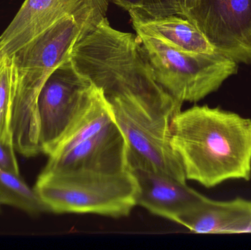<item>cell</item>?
Masks as SVG:
<instances>
[{
    "mask_svg": "<svg viewBox=\"0 0 251 250\" xmlns=\"http://www.w3.org/2000/svg\"><path fill=\"white\" fill-rule=\"evenodd\" d=\"M128 12L139 10L144 12L145 0H110Z\"/></svg>",
    "mask_w": 251,
    "mask_h": 250,
    "instance_id": "18",
    "label": "cell"
},
{
    "mask_svg": "<svg viewBox=\"0 0 251 250\" xmlns=\"http://www.w3.org/2000/svg\"><path fill=\"white\" fill-rule=\"evenodd\" d=\"M128 13L136 33L155 37L187 52L211 54L215 51L205 35L186 18L178 15L151 17L139 10Z\"/></svg>",
    "mask_w": 251,
    "mask_h": 250,
    "instance_id": "12",
    "label": "cell"
},
{
    "mask_svg": "<svg viewBox=\"0 0 251 250\" xmlns=\"http://www.w3.org/2000/svg\"><path fill=\"white\" fill-rule=\"evenodd\" d=\"M110 0H25L0 35V55L10 56L66 17L98 25Z\"/></svg>",
    "mask_w": 251,
    "mask_h": 250,
    "instance_id": "8",
    "label": "cell"
},
{
    "mask_svg": "<svg viewBox=\"0 0 251 250\" xmlns=\"http://www.w3.org/2000/svg\"><path fill=\"white\" fill-rule=\"evenodd\" d=\"M0 207H1V205H0Z\"/></svg>",
    "mask_w": 251,
    "mask_h": 250,
    "instance_id": "20",
    "label": "cell"
},
{
    "mask_svg": "<svg viewBox=\"0 0 251 250\" xmlns=\"http://www.w3.org/2000/svg\"><path fill=\"white\" fill-rule=\"evenodd\" d=\"M113 121L114 117L110 104L102 91L94 85L86 105L49 157L72 149L97 135Z\"/></svg>",
    "mask_w": 251,
    "mask_h": 250,
    "instance_id": "13",
    "label": "cell"
},
{
    "mask_svg": "<svg viewBox=\"0 0 251 250\" xmlns=\"http://www.w3.org/2000/svg\"><path fill=\"white\" fill-rule=\"evenodd\" d=\"M34 189L54 214L126 217L137 205V186L128 170L116 174L41 172Z\"/></svg>",
    "mask_w": 251,
    "mask_h": 250,
    "instance_id": "4",
    "label": "cell"
},
{
    "mask_svg": "<svg viewBox=\"0 0 251 250\" xmlns=\"http://www.w3.org/2000/svg\"><path fill=\"white\" fill-rule=\"evenodd\" d=\"M178 224L199 234L251 233V201H203L183 214Z\"/></svg>",
    "mask_w": 251,
    "mask_h": 250,
    "instance_id": "11",
    "label": "cell"
},
{
    "mask_svg": "<svg viewBox=\"0 0 251 250\" xmlns=\"http://www.w3.org/2000/svg\"><path fill=\"white\" fill-rule=\"evenodd\" d=\"M13 104V79L11 57L0 55V141L13 145L12 129Z\"/></svg>",
    "mask_w": 251,
    "mask_h": 250,
    "instance_id": "15",
    "label": "cell"
},
{
    "mask_svg": "<svg viewBox=\"0 0 251 250\" xmlns=\"http://www.w3.org/2000/svg\"><path fill=\"white\" fill-rule=\"evenodd\" d=\"M94 85L70 57L46 81L38 99L39 144L50 156L89 100Z\"/></svg>",
    "mask_w": 251,
    "mask_h": 250,
    "instance_id": "6",
    "label": "cell"
},
{
    "mask_svg": "<svg viewBox=\"0 0 251 250\" xmlns=\"http://www.w3.org/2000/svg\"><path fill=\"white\" fill-rule=\"evenodd\" d=\"M16 152L13 145L0 141V167L15 174L20 175Z\"/></svg>",
    "mask_w": 251,
    "mask_h": 250,
    "instance_id": "17",
    "label": "cell"
},
{
    "mask_svg": "<svg viewBox=\"0 0 251 250\" xmlns=\"http://www.w3.org/2000/svg\"><path fill=\"white\" fill-rule=\"evenodd\" d=\"M0 205L17 208L31 217L48 212L34 188H31L21 175L15 174L1 167Z\"/></svg>",
    "mask_w": 251,
    "mask_h": 250,
    "instance_id": "14",
    "label": "cell"
},
{
    "mask_svg": "<svg viewBox=\"0 0 251 250\" xmlns=\"http://www.w3.org/2000/svg\"><path fill=\"white\" fill-rule=\"evenodd\" d=\"M198 1L199 0H174L179 12L178 16L183 17L187 12L195 7Z\"/></svg>",
    "mask_w": 251,
    "mask_h": 250,
    "instance_id": "19",
    "label": "cell"
},
{
    "mask_svg": "<svg viewBox=\"0 0 251 250\" xmlns=\"http://www.w3.org/2000/svg\"><path fill=\"white\" fill-rule=\"evenodd\" d=\"M183 17L215 50L237 63L251 64V0H199Z\"/></svg>",
    "mask_w": 251,
    "mask_h": 250,
    "instance_id": "7",
    "label": "cell"
},
{
    "mask_svg": "<svg viewBox=\"0 0 251 250\" xmlns=\"http://www.w3.org/2000/svg\"><path fill=\"white\" fill-rule=\"evenodd\" d=\"M136 35L155 80L181 102L203 99L238 71V63L217 50L187 52L155 37Z\"/></svg>",
    "mask_w": 251,
    "mask_h": 250,
    "instance_id": "5",
    "label": "cell"
},
{
    "mask_svg": "<svg viewBox=\"0 0 251 250\" xmlns=\"http://www.w3.org/2000/svg\"><path fill=\"white\" fill-rule=\"evenodd\" d=\"M105 98L128 148L157 170L187 182L171 141V123L183 103L162 86Z\"/></svg>",
    "mask_w": 251,
    "mask_h": 250,
    "instance_id": "3",
    "label": "cell"
},
{
    "mask_svg": "<svg viewBox=\"0 0 251 250\" xmlns=\"http://www.w3.org/2000/svg\"><path fill=\"white\" fill-rule=\"evenodd\" d=\"M98 25L66 17L11 57L13 79L12 129L16 152L25 157L41 154L38 99L50 75L69 58L75 44Z\"/></svg>",
    "mask_w": 251,
    "mask_h": 250,
    "instance_id": "2",
    "label": "cell"
},
{
    "mask_svg": "<svg viewBox=\"0 0 251 250\" xmlns=\"http://www.w3.org/2000/svg\"><path fill=\"white\" fill-rule=\"evenodd\" d=\"M171 145L187 180L213 188L229 180L251 179V120L207 105L178 113Z\"/></svg>",
    "mask_w": 251,
    "mask_h": 250,
    "instance_id": "1",
    "label": "cell"
},
{
    "mask_svg": "<svg viewBox=\"0 0 251 250\" xmlns=\"http://www.w3.org/2000/svg\"><path fill=\"white\" fill-rule=\"evenodd\" d=\"M144 12L151 17L178 14L174 0H145Z\"/></svg>",
    "mask_w": 251,
    "mask_h": 250,
    "instance_id": "16",
    "label": "cell"
},
{
    "mask_svg": "<svg viewBox=\"0 0 251 250\" xmlns=\"http://www.w3.org/2000/svg\"><path fill=\"white\" fill-rule=\"evenodd\" d=\"M128 170L137 186V205L176 223L180 217L205 198L201 194L160 170L128 149Z\"/></svg>",
    "mask_w": 251,
    "mask_h": 250,
    "instance_id": "9",
    "label": "cell"
},
{
    "mask_svg": "<svg viewBox=\"0 0 251 250\" xmlns=\"http://www.w3.org/2000/svg\"><path fill=\"white\" fill-rule=\"evenodd\" d=\"M128 146L116 122L66 152L49 157L44 173L116 174L128 170Z\"/></svg>",
    "mask_w": 251,
    "mask_h": 250,
    "instance_id": "10",
    "label": "cell"
}]
</instances>
